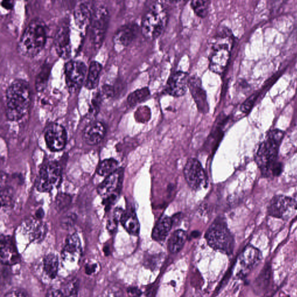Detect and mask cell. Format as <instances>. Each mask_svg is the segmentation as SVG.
<instances>
[{"label":"cell","instance_id":"5b68a950","mask_svg":"<svg viewBox=\"0 0 297 297\" xmlns=\"http://www.w3.org/2000/svg\"><path fill=\"white\" fill-rule=\"evenodd\" d=\"M168 21V13L163 4L155 2L151 4L144 14L141 24L143 37L154 40L163 33Z\"/></svg>","mask_w":297,"mask_h":297},{"label":"cell","instance_id":"44dd1931","mask_svg":"<svg viewBox=\"0 0 297 297\" xmlns=\"http://www.w3.org/2000/svg\"><path fill=\"white\" fill-rule=\"evenodd\" d=\"M94 10L91 2H81L76 6L74 16L76 23L80 28H84L91 24Z\"/></svg>","mask_w":297,"mask_h":297},{"label":"cell","instance_id":"30bf717a","mask_svg":"<svg viewBox=\"0 0 297 297\" xmlns=\"http://www.w3.org/2000/svg\"><path fill=\"white\" fill-rule=\"evenodd\" d=\"M109 13L105 7L100 6L94 10L91 21V35L94 45L100 47L107 29Z\"/></svg>","mask_w":297,"mask_h":297},{"label":"cell","instance_id":"d4e9b609","mask_svg":"<svg viewBox=\"0 0 297 297\" xmlns=\"http://www.w3.org/2000/svg\"><path fill=\"white\" fill-rule=\"evenodd\" d=\"M173 220L170 217H165L161 219L157 223L152 232L153 239L156 242H163L172 229Z\"/></svg>","mask_w":297,"mask_h":297},{"label":"cell","instance_id":"603a6c76","mask_svg":"<svg viewBox=\"0 0 297 297\" xmlns=\"http://www.w3.org/2000/svg\"><path fill=\"white\" fill-rule=\"evenodd\" d=\"M272 277V267L269 263L265 265L254 282L253 287L255 293L263 294L268 289Z\"/></svg>","mask_w":297,"mask_h":297},{"label":"cell","instance_id":"8992f818","mask_svg":"<svg viewBox=\"0 0 297 297\" xmlns=\"http://www.w3.org/2000/svg\"><path fill=\"white\" fill-rule=\"evenodd\" d=\"M207 242L211 247L226 254H231L235 240L227 224L222 219H215L206 234Z\"/></svg>","mask_w":297,"mask_h":297},{"label":"cell","instance_id":"f1b7e54d","mask_svg":"<svg viewBox=\"0 0 297 297\" xmlns=\"http://www.w3.org/2000/svg\"><path fill=\"white\" fill-rule=\"evenodd\" d=\"M118 162L114 159L103 160L98 166L97 173L102 177H108L118 170Z\"/></svg>","mask_w":297,"mask_h":297},{"label":"cell","instance_id":"9c48e42d","mask_svg":"<svg viewBox=\"0 0 297 297\" xmlns=\"http://www.w3.org/2000/svg\"><path fill=\"white\" fill-rule=\"evenodd\" d=\"M297 212V208L293 198L285 195L274 196L268 208V213L271 217L289 219Z\"/></svg>","mask_w":297,"mask_h":297},{"label":"cell","instance_id":"7bdbcfd3","mask_svg":"<svg viewBox=\"0 0 297 297\" xmlns=\"http://www.w3.org/2000/svg\"><path fill=\"white\" fill-rule=\"evenodd\" d=\"M2 5L4 8L10 10L12 7V4L10 2L4 1L2 3Z\"/></svg>","mask_w":297,"mask_h":297},{"label":"cell","instance_id":"4316f807","mask_svg":"<svg viewBox=\"0 0 297 297\" xmlns=\"http://www.w3.org/2000/svg\"><path fill=\"white\" fill-rule=\"evenodd\" d=\"M102 68V65L100 63L97 61L91 63L89 66L86 82H85V87L87 88L91 89L97 87Z\"/></svg>","mask_w":297,"mask_h":297},{"label":"cell","instance_id":"6da1fadb","mask_svg":"<svg viewBox=\"0 0 297 297\" xmlns=\"http://www.w3.org/2000/svg\"><path fill=\"white\" fill-rule=\"evenodd\" d=\"M284 132L274 129L270 131L260 144L255 156V161L265 177H277L283 171V165L277 161L279 150Z\"/></svg>","mask_w":297,"mask_h":297},{"label":"cell","instance_id":"ac0fdd59","mask_svg":"<svg viewBox=\"0 0 297 297\" xmlns=\"http://www.w3.org/2000/svg\"><path fill=\"white\" fill-rule=\"evenodd\" d=\"M54 44L58 55L64 59H67L70 57L71 45L68 26L62 25L58 29Z\"/></svg>","mask_w":297,"mask_h":297},{"label":"cell","instance_id":"d6986e66","mask_svg":"<svg viewBox=\"0 0 297 297\" xmlns=\"http://www.w3.org/2000/svg\"><path fill=\"white\" fill-rule=\"evenodd\" d=\"M138 31V26L136 24H129L121 26L115 34V44L119 47L128 46L137 38Z\"/></svg>","mask_w":297,"mask_h":297},{"label":"cell","instance_id":"e575fe53","mask_svg":"<svg viewBox=\"0 0 297 297\" xmlns=\"http://www.w3.org/2000/svg\"><path fill=\"white\" fill-rule=\"evenodd\" d=\"M70 197L65 194L60 195L57 198V203L60 210L64 209L70 203Z\"/></svg>","mask_w":297,"mask_h":297},{"label":"cell","instance_id":"484cf974","mask_svg":"<svg viewBox=\"0 0 297 297\" xmlns=\"http://www.w3.org/2000/svg\"><path fill=\"white\" fill-rule=\"evenodd\" d=\"M187 240V234L183 230H177L173 233L168 242V249L172 253L181 251Z\"/></svg>","mask_w":297,"mask_h":297},{"label":"cell","instance_id":"9a60e30c","mask_svg":"<svg viewBox=\"0 0 297 297\" xmlns=\"http://www.w3.org/2000/svg\"><path fill=\"white\" fill-rule=\"evenodd\" d=\"M123 174V170L120 169L107 177L97 188L99 195L105 198L113 195H119L122 186Z\"/></svg>","mask_w":297,"mask_h":297},{"label":"cell","instance_id":"f546056e","mask_svg":"<svg viewBox=\"0 0 297 297\" xmlns=\"http://www.w3.org/2000/svg\"><path fill=\"white\" fill-rule=\"evenodd\" d=\"M150 91L148 88H143L129 94L127 98L128 104L134 106L145 101L150 96Z\"/></svg>","mask_w":297,"mask_h":297},{"label":"cell","instance_id":"52a82bcc","mask_svg":"<svg viewBox=\"0 0 297 297\" xmlns=\"http://www.w3.org/2000/svg\"><path fill=\"white\" fill-rule=\"evenodd\" d=\"M262 252L253 246H247L238 256L233 274L237 278H244L262 262Z\"/></svg>","mask_w":297,"mask_h":297},{"label":"cell","instance_id":"83f0119b","mask_svg":"<svg viewBox=\"0 0 297 297\" xmlns=\"http://www.w3.org/2000/svg\"><path fill=\"white\" fill-rule=\"evenodd\" d=\"M43 267L45 272L49 278H55L59 268L58 256L53 254L47 255L44 259Z\"/></svg>","mask_w":297,"mask_h":297},{"label":"cell","instance_id":"2e32d148","mask_svg":"<svg viewBox=\"0 0 297 297\" xmlns=\"http://www.w3.org/2000/svg\"><path fill=\"white\" fill-rule=\"evenodd\" d=\"M188 88L190 90L198 110L202 114L208 113L209 103L206 92L202 87L201 80L196 76L190 78L189 80Z\"/></svg>","mask_w":297,"mask_h":297},{"label":"cell","instance_id":"ba28073f","mask_svg":"<svg viewBox=\"0 0 297 297\" xmlns=\"http://www.w3.org/2000/svg\"><path fill=\"white\" fill-rule=\"evenodd\" d=\"M62 179L61 165L57 161L48 162L40 171L37 182L39 192H49L60 186Z\"/></svg>","mask_w":297,"mask_h":297},{"label":"cell","instance_id":"cb8c5ba5","mask_svg":"<svg viewBox=\"0 0 297 297\" xmlns=\"http://www.w3.org/2000/svg\"><path fill=\"white\" fill-rule=\"evenodd\" d=\"M121 224L130 235L137 236L140 231V225L134 210L124 211L120 220Z\"/></svg>","mask_w":297,"mask_h":297},{"label":"cell","instance_id":"277c9868","mask_svg":"<svg viewBox=\"0 0 297 297\" xmlns=\"http://www.w3.org/2000/svg\"><path fill=\"white\" fill-rule=\"evenodd\" d=\"M46 40V27L44 22L39 20L32 21L22 35L18 52L26 57H34L42 50Z\"/></svg>","mask_w":297,"mask_h":297},{"label":"cell","instance_id":"5bb4252c","mask_svg":"<svg viewBox=\"0 0 297 297\" xmlns=\"http://www.w3.org/2000/svg\"><path fill=\"white\" fill-rule=\"evenodd\" d=\"M189 75L186 72L179 71L170 76L165 88V92L175 97H182L185 94L188 88Z\"/></svg>","mask_w":297,"mask_h":297},{"label":"cell","instance_id":"8d00e7d4","mask_svg":"<svg viewBox=\"0 0 297 297\" xmlns=\"http://www.w3.org/2000/svg\"><path fill=\"white\" fill-rule=\"evenodd\" d=\"M102 93L103 95L107 97H113L115 94L114 87H112V85L107 84L103 85L102 87Z\"/></svg>","mask_w":297,"mask_h":297},{"label":"cell","instance_id":"ffe728a7","mask_svg":"<svg viewBox=\"0 0 297 297\" xmlns=\"http://www.w3.org/2000/svg\"><path fill=\"white\" fill-rule=\"evenodd\" d=\"M106 132L105 125L100 121H96L87 125L84 130V141L88 145H96L104 138Z\"/></svg>","mask_w":297,"mask_h":297},{"label":"cell","instance_id":"74e56055","mask_svg":"<svg viewBox=\"0 0 297 297\" xmlns=\"http://www.w3.org/2000/svg\"><path fill=\"white\" fill-rule=\"evenodd\" d=\"M101 96L100 94H97L95 97L94 98L92 102V112L93 113H97L98 108L100 107L101 102Z\"/></svg>","mask_w":297,"mask_h":297},{"label":"cell","instance_id":"e0dca14e","mask_svg":"<svg viewBox=\"0 0 297 297\" xmlns=\"http://www.w3.org/2000/svg\"><path fill=\"white\" fill-rule=\"evenodd\" d=\"M82 245L77 234L74 233L68 236L66 238L62 253L64 262L70 263L77 262L82 255Z\"/></svg>","mask_w":297,"mask_h":297},{"label":"cell","instance_id":"7402d4cb","mask_svg":"<svg viewBox=\"0 0 297 297\" xmlns=\"http://www.w3.org/2000/svg\"><path fill=\"white\" fill-rule=\"evenodd\" d=\"M20 259L14 244L10 237L2 236L1 238V261L2 264L13 265Z\"/></svg>","mask_w":297,"mask_h":297},{"label":"cell","instance_id":"ee69618b","mask_svg":"<svg viewBox=\"0 0 297 297\" xmlns=\"http://www.w3.org/2000/svg\"><path fill=\"white\" fill-rule=\"evenodd\" d=\"M292 198H293L294 201L295 202V204L296 208H297V192L295 193V195H294V196Z\"/></svg>","mask_w":297,"mask_h":297},{"label":"cell","instance_id":"8fae6325","mask_svg":"<svg viewBox=\"0 0 297 297\" xmlns=\"http://www.w3.org/2000/svg\"><path fill=\"white\" fill-rule=\"evenodd\" d=\"M65 73L67 87L71 92H75L84 83L87 67L82 61H69L65 65Z\"/></svg>","mask_w":297,"mask_h":297},{"label":"cell","instance_id":"b9f144b4","mask_svg":"<svg viewBox=\"0 0 297 297\" xmlns=\"http://www.w3.org/2000/svg\"><path fill=\"white\" fill-rule=\"evenodd\" d=\"M97 269V265L95 264L87 265L86 268H85V271L88 274H91L96 271Z\"/></svg>","mask_w":297,"mask_h":297},{"label":"cell","instance_id":"7a4b0ae2","mask_svg":"<svg viewBox=\"0 0 297 297\" xmlns=\"http://www.w3.org/2000/svg\"><path fill=\"white\" fill-rule=\"evenodd\" d=\"M30 103L29 84L17 79L9 85L6 91V115L8 120L17 121L28 112Z\"/></svg>","mask_w":297,"mask_h":297},{"label":"cell","instance_id":"d6a6232c","mask_svg":"<svg viewBox=\"0 0 297 297\" xmlns=\"http://www.w3.org/2000/svg\"><path fill=\"white\" fill-rule=\"evenodd\" d=\"M79 288V283L77 280H71L66 283L63 286L62 290L64 296L69 297L77 293Z\"/></svg>","mask_w":297,"mask_h":297},{"label":"cell","instance_id":"60d3db41","mask_svg":"<svg viewBox=\"0 0 297 297\" xmlns=\"http://www.w3.org/2000/svg\"><path fill=\"white\" fill-rule=\"evenodd\" d=\"M4 297H27L24 293L20 291H13L8 292Z\"/></svg>","mask_w":297,"mask_h":297},{"label":"cell","instance_id":"ab89813d","mask_svg":"<svg viewBox=\"0 0 297 297\" xmlns=\"http://www.w3.org/2000/svg\"><path fill=\"white\" fill-rule=\"evenodd\" d=\"M46 297H64V295L61 290L51 288L47 291Z\"/></svg>","mask_w":297,"mask_h":297},{"label":"cell","instance_id":"d590c367","mask_svg":"<svg viewBox=\"0 0 297 297\" xmlns=\"http://www.w3.org/2000/svg\"><path fill=\"white\" fill-rule=\"evenodd\" d=\"M12 200L11 191L10 190H4L2 193V206L10 205Z\"/></svg>","mask_w":297,"mask_h":297},{"label":"cell","instance_id":"3957f363","mask_svg":"<svg viewBox=\"0 0 297 297\" xmlns=\"http://www.w3.org/2000/svg\"><path fill=\"white\" fill-rule=\"evenodd\" d=\"M233 37L230 30H220L211 40L209 68L213 73L222 75L227 69L231 58Z\"/></svg>","mask_w":297,"mask_h":297},{"label":"cell","instance_id":"1f68e13d","mask_svg":"<svg viewBox=\"0 0 297 297\" xmlns=\"http://www.w3.org/2000/svg\"><path fill=\"white\" fill-rule=\"evenodd\" d=\"M50 72V67L48 65H44L35 80V86L39 91H41L46 87Z\"/></svg>","mask_w":297,"mask_h":297},{"label":"cell","instance_id":"4dcf8cb0","mask_svg":"<svg viewBox=\"0 0 297 297\" xmlns=\"http://www.w3.org/2000/svg\"><path fill=\"white\" fill-rule=\"evenodd\" d=\"M210 3L209 1H193L191 6L198 16L204 18L208 15Z\"/></svg>","mask_w":297,"mask_h":297},{"label":"cell","instance_id":"4fadbf2b","mask_svg":"<svg viewBox=\"0 0 297 297\" xmlns=\"http://www.w3.org/2000/svg\"><path fill=\"white\" fill-rule=\"evenodd\" d=\"M47 147L52 152L61 151L67 142L66 129L61 124L52 123L47 126L44 134Z\"/></svg>","mask_w":297,"mask_h":297},{"label":"cell","instance_id":"7c38bea8","mask_svg":"<svg viewBox=\"0 0 297 297\" xmlns=\"http://www.w3.org/2000/svg\"><path fill=\"white\" fill-rule=\"evenodd\" d=\"M183 174L186 181L193 190L197 191L204 187L206 182V173L200 162L190 159L184 166Z\"/></svg>","mask_w":297,"mask_h":297},{"label":"cell","instance_id":"f35d334b","mask_svg":"<svg viewBox=\"0 0 297 297\" xmlns=\"http://www.w3.org/2000/svg\"><path fill=\"white\" fill-rule=\"evenodd\" d=\"M127 294L129 297H141L142 291L137 287H129L127 289Z\"/></svg>","mask_w":297,"mask_h":297},{"label":"cell","instance_id":"836d02e7","mask_svg":"<svg viewBox=\"0 0 297 297\" xmlns=\"http://www.w3.org/2000/svg\"><path fill=\"white\" fill-rule=\"evenodd\" d=\"M258 97V93H255L247 99V100L240 107L241 110L244 112V113H248L251 108L253 107Z\"/></svg>","mask_w":297,"mask_h":297}]
</instances>
